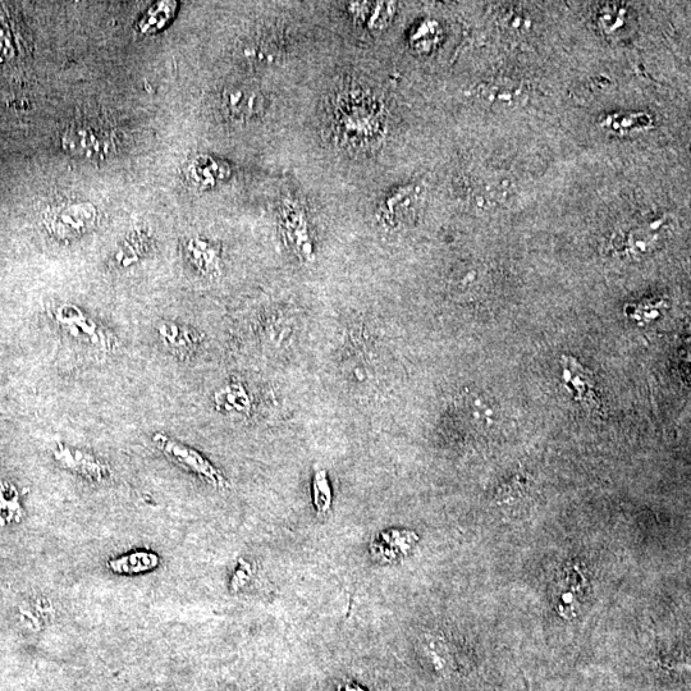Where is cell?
Returning a JSON list of instances; mask_svg holds the SVG:
<instances>
[{
  "label": "cell",
  "mask_w": 691,
  "mask_h": 691,
  "mask_svg": "<svg viewBox=\"0 0 691 691\" xmlns=\"http://www.w3.org/2000/svg\"><path fill=\"white\" fill-rule=\"evenodd\" d=\"M628 8L619 4H606L598 13V24L606 34H616L628 24Z\"/></svg>",
  "instance_id": "7402d4cb"
},
{
  "label": "cell",
  "mask_w": 691,
  "mask_h": 691,
  "mask_svg": "<svg viewBox=\"0 0 691 691\" xmlns=\"http://www.w3.org/2000/svg\"><path fill=\"white\" fill-rule=\"evenodd\" d=\"M54 459L59 464L90 482H105L111 478L112 470L105 462L89 452L76 450L70 446L58 445L54 450Z\"/></svg>",
  "instance_id": "8992f818"
},
{
  "label": "cell",
  "mask_w": 691,
  "mask_h": 691,
  "mask_svg": "<svg viewBox=\"0 0 691 691\" xmlns=\"http://www.w3.org/2000/svg\"><path fill=\"white\" fill-rule=\"evenodd\" d=\"M337 691H366L361 688L359 684L350 683V681H343V683L338 684Z\"/></svg>",
  "instance_id": "603a6c76"
},
{
  "label": "cell",
  "mask_w": 691,
  "mask_h": 691,
  "mask_svg": "<svg viewBox=\"0 0 691 691\" xmlns=\"http://www.w3.org/2000/svg\"><path fill=\"white\" fill-rule=\"evenodd\" d=\"M332 500V487L327 470L319 469L315 471L313 477V503L317 514L327 515L332 509Z\"/></svg>",
  "instance_id": "44dd1931"
},
{
  "label": "cell",
  "mask_w": 691,
  "mask_h": 691,
  "mask_svg": "<svg viewBox=\"0 0 691 691\" xmlns=\"http://www.w3.org/2000/svg\"><path fill=\"white\" fill-rule=\"evenodd\" d=\"M176 6L177 4L173 2L155 4L140 22V31L143 34H153V32L162 30L175 15Z\"/></svg>",
  "instance_id": "ffe728a7"
},
{
  "label": "cell",
  "mask_w": 691,
  "mask_h": 691,
  "mask_svg": "<svg viewBox=\"0 0 691 691\" xmlns=\"http://www.w3.org/2000/svg\"><path fill=\"white\" fill-rule=\"evenodd\" d=\"M562 372H564L566 386L574 393L576 401L581 402L590 410H601V398L598 395L597 381L593 373L569 356L562 358Z\"/></svg>",
  "instance_id": "ba28073f"
},
{
  "label": "cell",
  "mask_w": 691,
  "mask_h": 691,
  "mask_svg": "<svg viewBox=\"0 0 691 691\" xmlns=\"http://www.w3.org/2000/svg\"><path fill=\"white\" fill-rule=\"evenodd\" d=\"M442 30L436 21H424L410 35V44L418 53H429L441 40Z\"/></svg>",
  "instance_id": "d6986e66"
},
{
  "label": "cell",
  "mask_w": 691,
  "mask_h": 691,
  "mask_svg": "<svg viewBox=\"0 0 691 691\" xmlns=\"http://www.w3.org/2000/svg\"><path fill=\"white\" fill-rule=\"evenodd\" d=\"M160 340L178 358L185 359L198 349L201 337L194 329L177 323H163L158 328Z\"/></svg>",
  "instance_id": "5bb4252c"
},
{
  "label": "cell",
  "mask_w": 691,
  "mask_h": 691,
  "mask_svg": "<svg viewBox=\"0 0 691 691\" xmlns=\"http://www.w3.org/2000/svg\"><path fill=\"white\" fill-rule=\"evenodd\" d=\"M587 594V580L578 565H569L557 580L553 602L558 615L572 619L583 607Z\"/></svg>",
  "instance_id": "5b68a950"
},
{
  "label": "cell",
  "mask_w": 691,
  "mask_h": 691,
  "mask_svg": "<svg viewBox=\"0 0 691 691\" xmlns=\"http://www.w3.org/2000/svg\"><path fill=\"white\" fill-rule=\"evenodd\" d=\"M283 237L286 244L304 262L314 259L313 244H311L308 221L302 209L297 205H288L283 210Z\"/></svg>",
  "instance_id": "9c48e42d"
},
{
  "label": "cell",
  "mask_w": 691,
  "mask_h": 691,
  "mask_svg": "<svg viewBox=\"0 0 691 691\" xmlns=\"http://www.w3.org/2000/svg\"><path fill=\"white\" fill-rule=\"evenodd\" d=\"M160 565V556L153 551H134L120 557L112 558L107 562V569L113 574L122 576L143 575L146 572L157 569Z\"/></svg>",
  "instance_id": "e0dca14e"
},
{
  "label": "cell",
  "mask_w": 691,
  "mask_h": 691,
  "mask_svg": "<svg viewBox=\"0 0 691 691\" xmlns=\"http://www.w3.org/2000/svg\"><path fill=\"white\" fill-rule=\"evenodd\" d=\"M332 127L347 150H374L386 135V114L368 91H343L334 99Z\"/></svg>",
  "instance_id": "6da1fadb"
},
{
  "label": "cell",
  "mask_w": 691,
  "mask_h": 691,
  "mask_svg": "<svg viewBox=\"0 0 691 691\" xmlns=\"http://www.w3.org/2000/svg\"><path fill=\"white\" fill-rule=\"evenodd\" d=\"M185 251L192 267L203 276L215 277L221 273V251L213 242L195 237L187 242Z\"/></svg>",
  "instance_id": "9a60e30c"
},
{
  "label": "cell",
  "mask_w": 691,
  "mask_h": 691,
  "mask_svg": "<svg viewBox=\"0 0 691 691\" xmlns=\"http://www.w3.org/2000/svg\"><path fill=\"white\" fill-rule=\"evenodd\" d=\"M418 196L413 189L395 192L382 205V218L387 226L396 227L413 213Z\"/></svg>",
  "instance_id": "ac0fdd59"
},
{
  "label": "cell",
  "mask_w": 691,
  "mask_h": 691,
  "mask_svg": "<svg viewBox=\"0 0 691 691\" xmlns=\"http://www.w3.org/2000/svg\"><path fill=\"white\" fill-rule=\"evenodd\" d=\"M231 168L221 159L199 155L187 167V177L201 189H212L230 178Z\"/></svg>",
  "instance_id": "7c38bea8"
},
{
  "label": "cell",
  "mask_w": 691,
  "mask_h": 691,
  "mask_svg": "<svg viewBox=\"0 0 691 691\" xmlns=\"http://www.w3.org/2000/svg\"><path fill=\"white\" fill-rule=\"evenodd\" d=\"M224 111L236 121H249L264 112L265 99L258 90L250 86L236 85L223 93Z\"/></svg>",
  "instance_id": "8fae6325"
},
{
  "label": "cell",
  "mask_w": 691,
  "mask_h": 691,
  "mask_svg": "<svg viewBox=\"0 0 691 691\" xmlns=\"http://www.w3.org/2000/svg\"><path fill=\"white\" fill-rule=\"evenodd\" d=\"M56 320L61 326L71 334V336L80 338L82 341L89 342L90 345L100 347V349H111V341L107 333L93 322L89 317H86L80 309L72 305H63L56 311Z\"/></svg>",
  "instance_id": "52a82bcc"
},
{
  "label": "cell",
  "mask_w": 691,
  "mask_h": 691,
  "mask_svg": "<svg viewBox=\"0 0 691 691\" xmlns=\"http://www.w3.org/2000/svg\"><path fill=\"white\" fill-rule=\"evenodd\" d=\"M63 149L73 157L85 160H104L116 153L113 132L93 122H80L64 132Z\"/></svg>",
  "instance_id": "7a4b0ae2"
},
{
  "label": "cell",
  "mask_w": 691,
  "mask_h": 691,
  "mask_svg": "<svg viewBox=\"0 0 691 691\" xmlns=\"http://www.w3.org/2000/svg\"><path fill=\"white\" fill-rule=\"evenodd\" d=\"M396 6L393 2H356L350 4L349 11L364 29L379 31L391 24L396 15Z\"/></svg>",
  "instance_id": "4fadbf2b"
},
{
  "label": "cell",
  "mask_w": 691,
  "mask_h": 691,
  "mask_svg": "<svg viewBox=\"0 0 691 691\" xmlns=\"http://www.w3.org/2000/svg\"><path fill=\"white\" fill-rule=\"evenodd\" d=\"M155 445L160 451L164 453L173 462H176L182 469L190 471V473L198 475L209 485L215 489L231 488L230 482L208 459H205L200 452L194 448L182 445V443L175 441V439L164 436L162 433H157L153 437Z\"/></svg>",
  "instance_id": "277c9868"
},
{
  "label": "cell",
  "mask_w": 691,
  "mask_h": 691,
  "mask_svg": "<svg viewBox=\"0 0 691 691\" xmlns=\"http://www.w3.org/2000/svg\"><path fill=\"white\" fill-rule=\"evenodd\" d=\"M418 537L409 530H386L375 535L370 544V553L381 564H396L415 546Z\"/></svg>",
  "instance_id": "30bf717a"
},
{
  "label": "cell",
  "mask_w": 691,
  "mask_h": 691,
  "mask_svg": "<svg viewBox=\"0 0 691 691\" xmlns=\"http://www.w3.org/2000/svg\"><path fill=\"white\" fill-rule=\"evenodd\" d=\"M98 223V210L91 203H70L49 210L44 224L50 235L71 241L86 235Z\"/></svg>",
  "instance_id": "3957f363"
},
{
  "label": "cell",
  "mask_w": 691,
  "mask_h": 691,
  "mask_svg": "<svg viewBox=\"0 0 691 691\" xmlns=\"http://www.w3.org/2000/svg\"><path fill=\"white\" fill-rule=\"evenodd\" d=\"M214 404L219 413L246 418L251 414L253 401L244 384L230 383L214 393Z\"/></svg>",
  "instance_id": "2e32d148"
}]
</instances>
